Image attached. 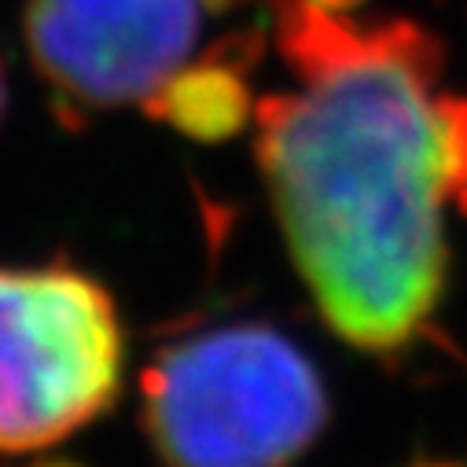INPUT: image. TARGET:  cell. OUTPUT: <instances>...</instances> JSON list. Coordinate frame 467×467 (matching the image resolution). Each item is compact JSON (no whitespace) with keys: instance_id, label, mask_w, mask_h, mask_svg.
I'll list each match as a JSON object with an SVG mask.
<instances>
[{"instance_id":"cell-1","label":"cell","mask_w":467,"mask_h":467,"mask_svg":"<svg viewBox=\"0 0 467 467\" xmlns=\"http://www.w3.org/2000/svg\"><path fill=\"white\" fill-rule=\"evenodd\" d=\"M269 8L298 88L258 99L254 159L287 251L335 335L398 354L445 291V45L416 19Z\"/></svg>"},{"instance_id":"cell-5","label":"cell","mask_w":467,"mask_h":467,"mask_svg":"<svg viewBox=\"0 0 467 467\" xmlns=\"http://www.w3.org/2000/svg\"><path fill=\"white\" fill-rule=\"evenodd\" d=\"M262 52H265L262 26L232 30L199 59H188L140 107L155 122L199 144H221L240 137L258 107L247 78L258 67Z\"/></svg>"},{"instance_id":"cell-3","label":"cell","mask_w":467,"mask_h":467,"mask_svg":"<svg viewBox=\"0 0 467 467\" xmlns=\"http://www.w3.org/2000/svg\"><path fill=\"white\" fill-rule=\"evenodd\" d=\"M119 306L74 265L0 269V452H41L110 409L122 387Z\"/></svg>"},{"instance_id":"cell-7","label":"cell","mask_w":467,"mask_h":467,"mask_svg":"<svg viewBox=\"0 0 467 467\" xmlns=\"http://www.w3.org/2000/svg\"><path fill=\"white\" fill-rule=\"evenodd\" d=\"M5 107H8V85H5V67H0V119H5Z\"/></svg>"},{"instance_id":"cell-2","label":"cell","mask_w":467,"mask_h":467,"mask_svg":"<svg viewBox=\"0 0 467 467\" xmlns=\"http://www.w3.org/2000/svg\"><path fill=\"white\" fill-rule=\"evenodd\" d=\"M140 394L166 467H287L327 420L320 372L265 324L206 327L162 346Z\"/></svg>"},{"instance_id":"cell-4","label":"cell","mask_w":467,"mask_h":467,"mask_svg":"<svg viewBox=\"0 0 467 467\" xmlns=\"http://www.w3.org/2000/svg\"><path fill=\"white\" fill-rule=\"evenodd\" d=\"M206 0H30L26 52L67 110L144 103L192 56Z\"/></svg>"},{"instance_id":"cell-6","label":"cell","mask_w":467,"mask_h":467,"mask_svg":"<svg viewBox=\"0 0 467 467\" xmlns=\"http://www.w3.org/2000/svg\"><path fill=\"white\" fill-rule=\"evenodd\" d=\"M320 12H331V16H354L365 0H313Z\"/></svg>"}]
</instances>
